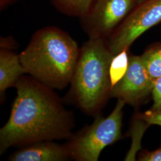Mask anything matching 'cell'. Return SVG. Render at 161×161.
Wrapping results in <instances>:
<instances>
[{
    "label": "cell",
    "instance_id": "cell-1",
    "mask_svg": "<svg viewBox=\"0 0 161 161\" xmlns=\"http://www.w3.org/2000/svg\"><path fill=\"white\" fill-rule=\"evenodd\" d=\"M11 114L0 130V155L11 147L40 141L68 140L75 127L74 115L64 106L54 89L30 75H22Z\"/></svg>",
    "mask_w": 161,
    "mask_h": 161
},
{
    "label": "cell",
    "instance_id": "cell-2",
    "mask_svg": "<svg viewBox=\"0 0 161 161\" xmlns=\"http://www.w3.org/2000/svg\"><path fill=\"white\" fill-rule=\"evenodd\" d=\"M80 50L66 32L47 26L32 35L19 58L26 74L54 90H62L70 84Z\"/></svg>",
    "mask_w": 161,
    "mask_h": 161
},
{
    "label": "cell",
    "instance_id": "cell-3",
    "mask_svg": "<svg viewBox=\"0 0 161 161\" xmlns=\"http://www.w3.org/2000/svg\"><path fill=\"white\" fill-rule=\"evenodd\" d=\"M114 56L105 39H88L79 56L64 100L86 115H100L110 97V65Z\"/></svg>",
    "mask_w": 161,
    "mask_h": 161
},
{
    "label": "cell",
    "instance_id": "cell-4",
    "mask_svg": "<svg viewBox=\"0 0 161 161\" xmlns=\"http://www.w3.org/2000/svg\"><path fill=\"white\" fill-rule=\"evenodd\" d=\"M125 103L121 100L108 117L98 115L90 125L86 126L72 136L64 143L70 159L76 161H97L102 151L122 137L123 108Z\"/></svg>",
    "mask_w": 161,
    "mask_h": 161
},
{
    "label": "cell",
    "instance_id": "cell-5",
    "mask_svg": "<svg viewBox=\"0 0 161 161\" xmlns=\"http://www.w3.org/2000/svg\"><path fill=\"white\" fill-rule=\"evenodd\" d=\"M161 23V0L138 3L106 40L110 50L116 56L129 49L146 31Z\"/></svg>",
    "mask_w": 161,
    "mask_h": 161
},
{
    "label": "cell",
    "instance_id": "cell-6",
    "mask_svg": "<svg viewBox=\"0 0 161 161\" xmlns=\"http://www.w3.org/2000/svg\"><path fill=\"white\" fill-rule=\"evenodd\" d=\"M137 0H95L80 25L88 39L107 40L126 18Z\"/></svg>",
    "mask_w": 161,
    "mask_h": 161
},
{
    "label": "cell",
    "instance_id": "cell-7",
    "mask_svg": "<svg viewBox=\"0 0 161 161\" xmlns=\"http://www.w3.org/2000/svg\"><path fill=\"white\" fill-rule=\"evenodd\" d=\"M155 83V81L150 76L141 56L130 53L127 72L112 88L110 97L137 107L152 93Z\"/></svg>",
    "mask_w": 161,
    "mask_h": 161
},
{
    "label": "cell",
    "instance_id": "cell-8",
    "mask_svg": "<svg viewBox=\"0 0 161 161\" xmlns=\"http://www.w3.org/2000/svg\"><path fill=\"white\" fill-rule=\"evenodd\" d=\"M70 159L64 144L40 141L20 147L9 156L11 161H64Z\"/></svg>",
    "mask_w": 161,
    "mask_h": 161
},
{
    "label": "cell",
    "instance_id": "cell-9",
    "mask_svg": "<svg viewBox=\"0 0 161 161\" xmlns=\"http://www.w3.org/2000/svg\"><path fill=\"white\" fill-rule=\"evenodd\" d=\"M26 74L20 63L19 54L11 50L0 49V96L4 97L6 90L15 87L17 81Z\"/></svg>",
    "mask_w": 161,
    "mask_h": 161
},
{
    "label": "cell",
    "instance_id": "cell-10",
    "mask_svg": "<svg viewBox=\"0 0 161 161\" xmlns=\"http://www.w3.org/2000/svg\"><path fill=\"white\" fill-rule=\"evenodd\" d=\"M58 12L70 17L84 16L92 8L95 0H50Z\"/></svg>",
    "mask_w": 161,
    "mask_h": 161
},
{
    "label": "cell",
    "instance_id": "cell-11",
    "mask_svg": "<svg viewBox=\"0 0 161 161\" xmlns=\"http://www.w3.org/2000/svg\"><path fill=\"white\" fill-rule=\"evenodd\" d=\"M141 57L151 78L156 81L161 77V42L148 47Z\"/></svg>",
    "mask_w": 161,
    "mask_h": 161
},
{
    "label": "cell",
    "instance_id": "cell-12",
    "mask_svg": "<svg viewBox=\"0 0 161 161\" xmlns=\"http://www.w3.org/2000/svg\"><path fill=\"white\" fill-rule=\"evenodd\" d=\"M129 49H125L113 58L109 69L112 88L121 80L127 72L129 64Z\"/></svg>",
    "mask_w": 161,
    "mask_h": 161
},
{
    "label": "cell",
    "instance_id": "cell-13",
    "mask_svg": "<svg viewBox=\"0 0 161 161\" xmlns=\"http://www.w3.org/2000/svg\"><path fill=\"white\" fill-rule=\"evenodd\" d=\"M136 118L146 122L147 125H158L161 126V109L149 110L143 114H139Z\"/></svg>",
    "mask_w": 161,
    "mask_h": 161
},
{
    "label": "cell",
    "instance_id": "cell-14",
    "mask_svg": "<svg viewBox=\"0 0 161 161\" xmlns=\"http://www.w3.org/2000/svg\"><path fill=\"white\" fill-rule=\"evenodd\" d=\"M152 94L153 99V104L151 110L161 109V77L156 80Z\"/></svg>",
    "mask_w": 161,
    "mask_h": 161
},
{
    "label": "cell",
    "instance_id": "cell-15",
    "mask_svg": "<svg viewBox=\"0 0 161 161\" xmlns=\"http://www.w3.org/2000/svg\"><path fill=\"white\" fill-rule=\"evenodd\" d=\"M139 161H161V147L153 152L144 151L139 156Z\"/></svg>",
    "mask_w": 161,
    "mask_h": 161
},
{
    "label": "cell",
    "instance_id": "cell-16",
    "mask_svg": "<svg viewBox=\"0 0 161 161\" xmlns=\"http://www.w3.org/2000/svg\"><path fill=\"white\" fill-rule=\"evenodd\" d=\"M0 46L1 48H5L12 50L17 47V42L12 37L1 38Z\"/></svg>",
    "mask_w": 161,
    "mask_h": 161
},
{
    "label": "cell",
    "instance_id": "cell-17",
    "mask_svg": "<svg viewBox=\"0 0 161 161\" xmlns=\"http://www.w3.org/2000/svg\"><path fill=\"white\" fill-rule=\"evenodd\" d=\"M19 0H0V10H4L6 8L16 3Z\"/></svg>",
    "mask_w": 161,
    "mask_h": 161
},
{
    "label": "cell",
    "instance_id": "cell-18",
    "mask_svg": "<svg viewBox=\"0 0 161 161\" xmlns=\"http://www.w3.org/2000/svg\"><path fill=\"white\" fill-rule=\"evenodd\" d=\"M144 1V0H137V1H138V3H140V2H142V1Z\"/></svg>",
    "mask_w": 161,
    "mask_h": 161
}]
</instances>
